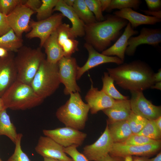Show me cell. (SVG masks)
I'll use <instances>...</instances> for the list:
<instances>
[{
  "label": "cell",
  "mask_w": 161,
  "mask_h": 161,
  "mask_svg": "<svg viewBox=\"0 0 161 161\" xmlns=\"http://www.w3.org/2000/svg\"><path fill=\"white\" fill-rule=\"evenodd\" d=\"M106 69L117 84L130 92L143 91L151 88L155 83L153 70L141 60L123 63L116 67Z\"/></svg>",
  "instance_id": "1"
},
{
  "label": "cell",
  "mask_w": 161,
  "mask_h": 161,
  "mask_svg": "<svg viewBox=\"0 0 161 161\" xmlns=\"http://www.w3.org/2000/svg\"><path fill=\"white\" fill-rule=\"evenodd\" d=\"M128 22L126 20L114 14H109L103 21L85 24L86 43L97 51L102 52L117 39Z\"/></svg>",
  "instance_id": "2"
},
{
  "label": "cell",
  "mask_w": 161,
  "mask_h": 161,
  "mask_svg": "<svg viewBox=\"0 0 161 161\" xmlns=\"http://www.w3.org/2000/svg\"><path fill=\"white\" fill-rule=\"evenodd\" d=\"M69 95L65 103L57 110L56 117L66 126L82 130L88 120L89 106L83 101L79 92L72 93Z\"/></svg>",
  "instance_id": "3"
},
{
  "label": "cell",
  "mask_w": 161,
  "mask_h": 161,
  "mask_svg": "<svg viewBox=\"0 0 161 161\" xmlns=\"http://www.w3.org/2000/svg\"><path fill=\"white\" fill-rule=\"evenodd\" d=\"M1 98L5 108L13 110L30 109L39 105L44 101L37 95L30 85L17 80Z\"/></svg>",
  "instance_id": "4"
},
{
  "label": "cell",
  "mask_w": 161,
  "mask_h": 161,
  "mask_svg": "<svg viewBox=\"0 0 161 161\" xmlns=\"http://www.w3.org/2000/svg\"><path fill=\"white\" fill-rule=\"evenodd\" d=\"M14 62L17 72V80L30 85L45 55L41 47L32 48L23 46L16 52Z\"/></svg>",
  "instance_id": "5"
},
{
  "label": "cell",
  "mask_w": 161,
  "mask_h": 161,
  "mask_svg": "<svg viewBox=\"0 0 161 161\" xmlns=\"http://www.w3.org/2000/svg\"><path fill=\"white\" fill-rule=\"evenodd\" d=\"M57 63L52 64L46 59L41 63L30 86L37 95L44 100L52 95L61 82Z\"/></svg>",
  "instance_id": "6"
},
{
  "label": "cell",
  "mask_w": 161,
  "mask_h": 161,
  "mask_svg": "<svg viewBox=\"0 0 161 161\" xmlns=\"http://www.w3.org/2000/svg\"><path fill=\"white\" fill-rule=\"evenodd\" d=\"M57 64L60 82L65 86L64 94L68 95L72 93L80 92V89L76 82L78 66L76 59L72 57L63 56Z\"/></svg>",
  "instance_id": "7"
},
{
  "label": "cell",
  "mask_w": 161,
  "mask_h": 161,
  "mask_svg": "<svg viewBox=\"0 0 161 161\" xmlns=\"http://www.w3.org/2000/svg\"><path fill=\"white\" fill-rule=\"evenodd\" d=\"M64 16L61 13H56L49 17L41 20H30L29 25L31 30L26 35L27 38H35L40 39V47H42L44 42L51 34L62 23Z\"/></svg>",
  "instance_id": "8"
},
{
  "label": "cell",
  "mask_w": 161,
  "mask_h": 161,
  "mask_svg": "<svg viewBox=\"0 0 161 161\" xmlns=\"http://www.w3.org/2000/svg\"><path fill=\"white\" fill-rule=\"evenodd\" d=\"M43 132L64 148L81 145L87 137V134L80 130L65 126L54 129H44Z\"/></svg>",
  "instance_id": "9"
},
{
  "label": "cell",
  "mask_w": 161,
  "mask_h": 161,
  "mask_svg": "<svg viewBox=\"0 0 161 161\" xmlns=\"http://www.w3.org/2000/svg\"><path fill=\"white\" fill-rule=\"evenodd\" d=\"M35 13L22 4L5 15L8 24L18 38H22L24 32H29L31 30L29 25L30 18Z\"/></svg>",
  "instance_id": "10"
},
{
  "label": "cell",
  "mask_w": 161,
  "mask_h": 161,
  "mask_svg": "<svg viewBox=\"0 0 161 161\" xmlns=\"http://www.w3.org/2000/svg\"><path fill=\"white\" fill-rule=\"evenodd\" d=\"M130 100L132 112L148 120H155L161 116V107L155 106L145 97L143 91H130Z\"/></svg>",
  "instance_id": "11"
},
{
  "label": "cell",
  "mask_w": 161,
  "mask_h": 161,
  "mask_svg": "<svg viewBox=\"0 0 161 161\" xmlns=\"http://www.w3.org/2000/svg\"><path fill=\"white\" fill-rule=\"evenodd\" d=\"M161 147V140L154 143L143 145H127L121 143H114L109 154L121 157L126 155L147 157L156 154Z\"/></svg>",
  "instance_id": "12"
},
{
  "label": "cell",
  "mask_w": 161,
  "mask_h": 161,
  "mask_svg": "<svg viewBox=\"0 0 161 161\" xmlns=\"http://www.w3.org/2000/svg\"><path fill=\"white\" fill-rule=\"evenodd\" d=\"M161 42L160 28H150L144 27L140 34L135 37H131L128 41V46L125 54L129 56L134 54L137 47L142 44H148L156 47Z\"/></svg>",
  "instance_id": "13"
},
{
  "label": "cell",
  "mask_w": 161,
  "mask_h": 161,
  "mask_svg": "<svg viewBox=\"0 0 161 161\" xmlns=\"http://www.w3.org/2000/svg\"><path fill=\"white\" fill-rule=\"evenodd\" d=\"M114 143L107 124L103 132L93 143L83 148V154L89 161H97L109 154Z\"/></svg>",
  "instance_id": "14"
},
{
  "label": "cell",
  "mask_w": 161,
  "mask_h": 161,
  "mask_svg": "<svg viewBox=\"0 0 161 161\" xmlns=\"http://www.w3.org/2000/svg\"><path fill=\"white\" fill-rule=\"evenodd\" d=\"M84 47L88 52L89 57L87 61L83 66L78 67L77 80L80 79L85 72L100 65L112 63L120 65L124 63V61L116 56H108L100 53L92 45L87 43L84 44Z\"/></svg>",
  "instance_id": "15"
},
{
  "label": "cell",
  "mask_w": 161,
  "mask_h": 161,
  "mask_svg": "<svg viewBox=\"0 0 161 161\" xmlns=\"http://www.w3.org/2000/svg\"><path fill=\"white\" fill-rule=\"evenodd\" d=\"M35 149L36 152L44 158L55 159L63 161H73L64 152V147L46 136L40 137Z\"/></svg>",
  "instance_id": "16"
},
{
  "label": "cell",
  "mask_w": 161,
  "mask_h": 161,
  "mask_svg": "<svg viewBox=\"0 0 161 161\" xmlns=\"http://www.w3.org/2000/svg\"><path fill=\"white\" fill-rule=\"evenodd\" d=\"M14 57L13 52H10L6 57H0V97L17 80Z\"/></svg>",
  "instance_id": "17"
},
{
  "label": "cell",
  "mask_w": 161,
  "mask_h": 161,
  "mask_svg": "<svg viewBox=\"0 0 161 161\" xmlns=\"http://www.w3.org/2000/svg\"><path fill=\"white\" fill-rule=\"evenodd\" d=\"M85 99L89 106L90 112L92 114L111 107L115 101L102 90H99L98 88L94 87L92 84Z\"/></svg>",
  "instance_id": "18"
},
{
  "label": "cell",
  "mask_w": 161,
  "mask_h": 161,
  "mask_svg": "<svg viewBox=\"0 0 161 161\" xmlns=\"http://www.w3.org/2000/svg\"><path fill=\"white\" fill-rule=\"evenodd\" d=\"M57 40L64 52V56L71 57L78 50V41L75 39V36L72 32L69 24L62 23L57 29Z\"/></svg>",
  "instance_id": "19"
},
{
  "label": "cell",
  "mask_w": 161,
  "mask_h": 161,
  "mask_svg": "<svg viewBox=\"0 0 161 161\" xmlns=\"http://www.w3.org/2000/svg\"><path fill=\"white\" fill-rule=\"evenodd\" d=\"M138 33V32L134 30L131 27L130 23L128 22L124 32L115 43L111 46L102 52L101 53L108 56H115L124 61L129 39Z\"/></svg>",
  "instance_id": "20"
},
{
  "label": "cell",
  "mask_w": 161,
  "mask_h": 161,
  "mask_svg": "<svg viewBox=\"0 0 161 161\" xmlns=\"http://www.w3.org/2000/svg\"><path fill=\"white\" fill-rule=\"evenodd\" d=\"M113 14L127 20L133 29L143 24L155 25L161 21V19L141 14L130 8L116 11Z\"/></svg>",
  "instance_id": "21"
},
{
  "label": "cell",
  "mask_w": 161,
  "mask_h": 161,
  "mask_svg": "<svg viewBox=\"0 0 161 161\" xmlns=\"http://www.w3.org/2000/svg\"><path fill=\"white\" fill-rule=\"evenodd\" d=\"M102 111L108 116L109 122L127 120L132 113L129 99L115 100L112 106Z\"/></svg>",
  "instance_id": "22"
},
{
  "label": "cell",
  "mask_w": 161,
  "mask_h": 161,
  "mask_svg": "<svg viewBox=\"0 0 161 161\" xmlns=\"http://www.w3.org/2000/svg\"><path fill=\"white\" fill-rule=\"evenodd\" d=\"M59 11L69 19L72 24V32L76 37H82L85 35V24L79 18L72 7L67 6L63 0H58L53 11Z\"/></svg>",
  "instance_id": "23"
},
{
  "label": "cell",
  "mask_w": 161,
  "mask_h": 161,
  "mask_svg": "<svg viewBox=\"0 0 161 161\" xmlns=\"http://www.w3.org/2000/svg\"><path fill=\"white\" fill-rule=\"evenodd\" d=\"M57 30L46 40L42 47L45 49L46 60L52 64H57L63 56V51L58 41Z\"/></svg>",
  "instance_id": "24"
},
{
  "label": "cell",
  "mask_w": 161,
  "mask_h": 161,
  "mask_svg": "<svg viewBox=\"0 0 161 161\" xmlns=\"http://www.w3.org/2000/svg\"><path fill=\"white\" fill-rule=\"evenodd\" d=\"M107 124L114 143H122L133 134L127 120L107 121Z\"/></svg>",
  "instance_id": "25"
},
{
  "label": "cell",
  "mask_w": 161,
  "mask_h": 161,
  "mask_svg": "<svg viewBox=\"0 0 161 161\" xmlns=\"http://www.w3.org/2000/svg\"><path fill=\"white\" fill-rule=\"evenodd\" d=\"M6 109L0 112V135L7 136L15 144L18 134L16 127L11 122Z\"/></svg>",
  "instance_id": "26"
},
{
  "label": "cell",
  "mask_w": 161,
  "mask_h": 161,
  "mask_svg": "<svg viewBox=\"0 0 161 161\" xmlns=\"http://www.w3.org/2000/svg\"><path fill=\"white\" fill-rule=\"evenodd\" d=\"M23 46V40L18 38L12 29L0 37V47L8 52H16Z\"/></svg>",
  "instance_id": "27"
},
{
  "label": "cell",
  "mask_w": 161,
  "mask_h": 161,
  "mask_svg": "<svg viewBox=\"0 0 161 161\" xmlns=\"http://www.w3.org/2000/svg\"><path fill=\"white\" fill-rule=\"evenodd\" d=\"M103 86L101 90L115 100L128 99L129 97L123 95L115 88L113 79L108 72L104 73L102 77Z\"/></svg>",
  "instance_id": "28"
},
{
  "label": "cell",
  "mask_w": 161,
  "mask_h": 161,
  "mask_svg": "<svg viewBox=\"0 0 161 161\" xmlns=\"http://www.w3.org/2000/svg\"><path fill=\"white\" fill-rule=\"evenodd\" d=\"M72 8L85 24L97 21L94 15L88 8L84 0H75Z\"/></svg>",
  "instance_id": "29"
},
{
  "label": "cell",
  "mask_w": 161,
  "mask_h": 161,
  "mask_svg": "<svg viewBox=\"0 0 161 161\" xmlns=\"http://www.w3.org/2000/svg\"><path fill=\"white\" fill-rule=\"evenodd\" d=\"M42 4L35 12L38 21L47 18L52 15L53 9L58 0H41Z\"/></svg>",
  "instance_id": "30"
},
{
  "label": "cell",
  "mask_w": 161,
  "mask_h": 161,
  "mask_svg": "<svg viewBox=\"0 0 161 161\" xmlns=\"http://www.w3.org/2000/svg\"><path fill=\"white\" fill-rule=\"evenodd\" d=\"M141 3L140 0H111L107 11L110 12L114 9L120 10L127 8L137 10L139 8Z\"/></svg>",
  "instance_id": "31"
},
{
  "label": "cell",
  "mask_w": 161,
  "mask_h": 161,
  "mask_svg": "<svg viewBox=\"0 0 161 161\" xmlns=\"http://www.w3.org/2000/svg\"><path fill=\"white\" fill-rule=\"evenodd\" d=\"M137 134L156 140H161V131L157 128L154 120H148L143 128Z\"/></svg>",
  "instance_id": "32"
},
{
  "label": "cell",
  "mask_w": 161,
  "mask_h": 161,
  "mask_svg": "<svg viewBox=\"0 0 161 161\" xmlns=\"http://www.w3.org/2000/svg\"><path fill=\"white\" fill-rule=\"evenodd\" d=\"M148 120L132 112L127 120L132 134H137L143 128Z\"/></svg>",
  "instance_id": "33"
},
{
  "label": "cell",
  "mask_w": 161,
  "mask_h": 161,
  "mask_svg": "<svg viewBox=\"0 0 161 161\" xmlns=\"http://www.w3.org/2000/svg\"><path fill=\"white\" fill-rule=\"evenodd\" d=\"M22 136V134H18L15 144V147L14 153L6 161H31L28 156L22 149L21 141Z\"/></svg>",
  "instance_id": "34"
},
{
  "label": "cell",
  "mask_w": 161,
  "mask_h": 161,
  "mask_svg": "<svg viewBox=\"0 0 161 161\" xmlns=\"http://www.w3.org/2000/svg\"><path fill=\"white\" fill-rule=\"evenodd\" d=\"M158 140L151 139L143 135L132 134L121 143L127 145H143L154 143Z\"/></svg>",
  "instance_id": "35"
},
{
  "label": "cell",
  "mask_w": 161,
  "mask_h": 161,
  "mask_svg": "<svg viewBox=\"0 0 161 161\" xmlns=\"http://www.w3.org/2000/svg\"><path fill=\"white\" fill-rule=\"evenodd\" d=\"M90 11L94 15L96 21L100 22L104 21L105 17L103 16L100 0H84Z\"/></svg>",
  "instance_id": "36"
},
{
  "label": "cell",
  "mask_w": 161,
  "mask_h": 161,
  "mask_svg": "<svg viewBox=\"0 0 161 161\" xmlns=\"http://www.w3.org/2000/svg\"><path fill=\"white\" fill-rule=\"evenodd\" d=\"M25 0H0V11L7 15L18 5L24 4Z\"/></svg>",
  "instance_id": "37"
},
{
  "label": "cell",
  "mask_w": 161,
  "mask_h": 161,
  "mask_svg": "<svg viewBox=\"0 0 161 161\" xmlns=\"http://www.w3.org/2000/svg\"><path fill=\"white\" fill-rule=\"evenodd\" d=\"M64 151L71 157L73 161H89L83 154L77 150L75 146L64 147Z\"/></svg>",
  "instance_id": "38"
},
{
  "label": "cell",
  "mask_w": 161,
  "mask_h": 161,
  "mask_svg": "<svg viewBox=\"0 0 161 161\" xmlns=\"http://www.w3.org/2000/svg\"><path fill=\"white\" fill-rule=\"evenodd\" d=\"M11 29L6 20L5 15L0 11V37L7 33Z\"/></svg>",
  "instance_id": "39"
},
{
  "label": "cell",
  "mask_w": 161,
  "mask_h": 161,
  "mask_svg": "<svg viewBox=\"0 0 161 161\" xmlns=\"http://www.w3.org/2000/svg\"><path fill=\"white\" fill-rule=\"evenodd\" d=\"M41 4V0H25L23 4L35 13Z\"/></svg>",
  "instance_id": "40"
},
{
  "label": "cell",
  "mask_w": 161,
  "mask_h": 161,
  "mask_svg": "<svg viewBox=\"0 0 161 161\" xmlns=\"http://www.w3.org/2000/svg\"><path fill=\"white\" fill-rule=\"evenodd\" d=\"M147 6L149 10L158 11L160 10L161 0H145Z\"/></svg>",
  "instance_id": "41"
},
{
  "label": "cell",
  "mask_w": 161,
  "mask_h": 161,
  "mask_svg": "<svg viewBox=\"0 0 161 161\" xmlns=\"http://www.w3.org/2000/svg\"><path fill=\"white\" fill-rule=\"evenodd\" d=\"M140 11L144 13L145 15L154 17L161 19V10L152 11L149 10H140Z\"/></svg>",
  "instance_id": "42"
},
{
  "label": "cell",
  "mask_w": 161,
  "mask_h": 161,
  "mask_svg": "<svg viewBox=\"0 0 161 161\" xmlns=\"http://www.w3.org/2000/svg\"><path fill=\"white\" fill-rule=\"evenodd\" d=\"M97 161H124L123 157L113 156L109 154L100 159Z\"/></svg>",
  "instance_id": "43"
},
{
  "label": "cell",
  "mask_w": 161,
  "mask_h": 161,
  "mask_svg": "<svg viewBox=\"0 0 161 161\" xmlns=\"http://www.w3.org/2000/svg\"><path fill=\"white\" fill-rule=\"evenodd\" d=\"M102 12L107 11L110 4L111 0H100Z\"/></svg>",
  "instance_id": "44"
},
{
  "label": "cell",
  "mask_w": 161,
  "mask_h": 161,
  "mask_svg": "<svg viewBox=\"0 0 161 161\" xmlns=\"http://www.w3.org/2000/svg\"><path fill=\"white\" fill-rule=\"evenodd\" d=\"M154 79L155 83L161 81V69H160L158 72L154 73Z\"/></svg>",
  "instance_id": "45"
},
{
  "label": "cell",
  "mask_w": 161,
  "mask_h": 161,
  "mask_svg": "<svg viewBox=\"0 0 161 161\" xmlns=\"http://www.w3.org/2000/svg\"><path fill=\"white\" fill-rule=\"evenodd\" d=\"M133 161H149V159L146 157L134 156Z\"/></svg>",
  "instance_id": "46"
},
{
  "label": "cell",
  "mask_w": 161,
  "mask_h": 161,
  "mask_svg": "<svg viewBox=\"0 0 161 161\" xmlns=\"http://www.w3.org/2000/svg\"><path fill=\"white\" fill-rule=\"evenodd\" d=\"M154 121L157 128L161 131V116L154 120Z\"/></svg>",
  "instance_id": "47"
},
{
  "label": "cell",
  "mask_w": 161,
  "mask_h": 161,
  "mask_svg": "<svg viewBox=\"0 0 161 161\" xmlns=\"http://www.w3.org/2000/svg\"><path fill=\"white\" fill-rule=\"evenodd\" d=\"M9 52L4 49L0 47V57L3 58L7 56Z\"/></svg>",
  "instance_id": "48"
},
{
  "label": "cell",
  "mask_w": 161,
  "mask_h": 161,
  "mask_svg": "<svg viewBox=\"0 0 161 161\" xmlns=\"http://www.w3.org/2000/svg\"><path fill=\"white\" fill-rule=\"evenodd\" d=\"M149 161H161V152H159L155 157L149 159Z\"/></svg>",
  "instance_id": "49"
},
{
  "label": "cell",
  "mask_w": 161,
  "mask_h": 161,
  "mask_svg": "<svg viewBox=\"0 0 161 161\" xmlns=\"http://www.w3.org/2000/svg\"><path fill=\"white\" fill-rule=\"evenodd\" d=\"M151 89L161 90V81L155 83L151 87Z\"/></svg>",
  "instance_id": "50"
},
{
  "label": "cell",
  "mask_w": 161,
  "mask_h": 161,
  "mask_svg": "<svg viewBox=\"0 0 161 161\" xmlns=\"http://www.w3.org/2000/svg\"><path fill=\"white\" fill-rule=\"evenodd\" d=\"M65 4L68 6L72 7L73 6L75 0H63Z\"/></svg>",
  "instance_id": "51"
},
{
  "label": "cell",
  "mask_w": 161,
  "mask_h": 161,
  "mask_svg": "<svg viewBox=\"0 0 161 161\" xmlns=\"http://www.w3.org/2000/svg\"><path fill=\"white\" fill-rule=\"evenodd\" d=\"M123 158L124 161H133V157L131 155H126Z\"/></svg>",
  "instance_id": "52"
},
{
  "label": "cell",
  "mask_w": 161,
  "mask_h": 161,
  "mask_svg": "<svg viewBox=\"0 0 161 161\" xmlns=\"http://www.w3.org/2000/svg\"><path fill=\"white\" fill-rule=\"evenodd\" d=\"M5 109H6L5 108L2 99L0 97V112Z\"/></svg>",
  "instance_id": "53"
},
{
  "label": "cell",
  "mask_w": 161,
  "mask_h": 161,
  "mask_svg": "<svg viewBox=\"0 0 161 161\" xmlns=\"http://www.w3.org/2000/svg\"><path fill=\"white\" fill-rule=\"evenodd\" d=\"M44 161H63L58 159L47 157H44Z\"/></svg>",
  "instance_id": "54"
},
{
  "label": "cell",
  "mask_w": 161,
  "mask_h": 161,
  "mask_svg": "<svg viewBox=\"0 0 161 161\" xmlns=\"http://www.w3.org/2000/svg\"><path fill=\"white\" fill-rule=\"evenodd\" d=\"M0 161H2V160L0 158Z\"/></svg>",
  "instance_id": "55"
}]
</instances>
